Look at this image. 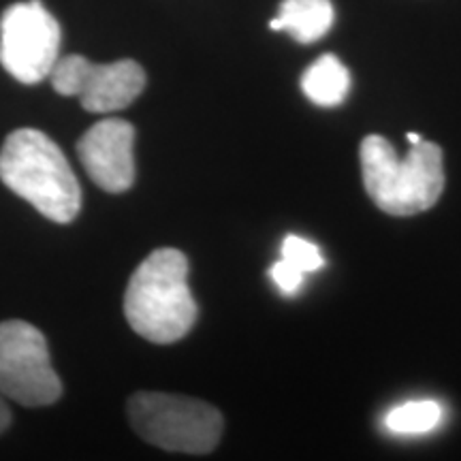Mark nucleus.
Returning <instances> with one entry per match:
<instances>
[{
	"label": "nucleus",
	"instance_id": "obj_8",
	"mask_svg": "<svg viewBox=\"0 0 461 461\" xmlns=\"http://www.w3.org/2000/svg\"><path fill=\"white\" fill-rule=\"evenodd\" d=\"M135 129L120 118L96 122L77 143V154L92 182L105 193H124L135 182Z\"/></svg>",
	"mask_w": 461,
	"mask_h": 461
},
{
	"label": "nucleus",
	"instance_id": "obj_5",
	"mask_svg": "<svg viewBox=\"0 0 461 461\" xmlns=\"http://www.w3.org/2000/svg\"><path fill=\"white\" fill-rule=\"evenodd\" d=\"M0 393L32 408L50 406L62 393L48 342L26 321L0 322Z\"/></svg>",
	"mask_w": 461,
	"mask_h": 461
},
{
	"label": "nucleus",
	"instance_id": "obj_10",
	"mask_svg": "<svg viewBox=\"0 0 461 461\" xmlns=\"http://www.w3.org/2000/svg\"><path fill=\"white\" fill-rule=\"evenodd\" d=\"M302 90L314 105L338 107L342 105L350 90V73L338 56L325 54L314 65L305 68Z\"/></svg>",
	"mask_w": 461,
	"mask_h": 461
},
{
	"label": "nucleus",
	"instance_id": "obj_6",
	"mask_svg": "<svg viewBox=\"0 0 461 461\" xmlns=\"http://www.w3.org/2000/svg\"><path fill=\"white\" fill-rule=\"evenodd\" d=\"M60 51V26L39 0L15 3L0 20V62L22 84L50 77Z\"/></svg>",
	"mask_w": 461,
	"mask_h": 461
},
{
	"label": "nucleus",
	"instance_id": "obj_7",
	"mask_svg": "<svg viewBox=\"0 0 461 461\" xmlns=\"http://www.w3.org/2000/svg\"><path fill=\"white\" fill-rule=\"evenodd\" d=\"M50 77L58 95L75 96L92 113L129 107L146 88V71L135 60L95 65L88 58L71 54L58 58Z\"/></svg>",
	"mask_w": 461,
	"mask_h": 461
},
{
	"label": "nucleus",
	"instance_id": "obj_12",
	"mask_svg": "<svg viewBox=\"0 0 461 461\" xmlns=\"http://www.w3.org/2000/svg\"><path fill=\"white\" fill-rule=\"evenodd\" d=\"M282 257L285 261L295 265L299 272L310 274L321 269L325 261H322L321 250L316 248L312 241L299 238V235H286L285 241H282Z\"/></svg>",
	"mask_w": 461,
	"mask_h": 461
},
{
	"label": "nucleus",
	"instance_id": "obj_1",
	"mask_svg": "<svg viewBox=\"0 0 461 461\" xmlns=\"http://www.w3.org/2000/svg\"><path fill=\"white\" fill-rule=\"evenodd\" d=\"M363 186L389 216H414L438 203L445 190V157L434 141L411 143L403 158L389 140L367 135L361 141Z\"/></svg>",
	"mask_w": 461,
	"mask_h": 461
},
{
	"label": "nucleus",
	"instance_id": "obj_11",
	"mask_svg": "<svg viewBox=\"0 0 461 461\" xmlns=\"http://www.w3.org/2000/svg\"><path fill=\"white\" fill-rule=\"evenodd\" d=\"M442 420V406L434 400H412L393 408L384 419L393 434L414 436L428 434L436 429Z\"/></svg>",
	"mask_w": 461,
	"mask_h": 461
},
{
	"label": "nucleus",
	"instance_id": "obj_3",
	"mask_svg": "<svg viewBox=\"0 0 461 461\" xmlns=\"http://www.w3.org/2000/svg\"><path fill=\"white\" fill-rule=\"evenodd\" d=\"M0 180L17 197L58 224L82 207V188L62 149L37 129L14 131L0 149Z\"/></svg>",
	"mask_w": 461,
	"mask_h": 461
},
{
	"label": "nucleus",
	"instance_id": "obj_4",
	"mask_svg": "<svg viewBox=\"0 0 461 461\" xmlns=\"http://www.w3.org/2000/svg\"><path fill=\"white\" fill-rule=\"evenodd\" d=\"M129 419L143 440L173 453H210L222 436V414L194 397L143 391L129 400Z\"/></svg>",
	"mask_w": 461,
	"mask_h": 461
},
{
	"label": "nucleus",
	"instance_id": "obj_9",
	"mask_svg": "<svg viewBox=\"0 0 461 461\" xmlns=\"http://www.w3.org/2000/svg\"><path fill=\"white\" fill-rule=\"evenodd\" d=\"M336 11L331 0H282L280 14L269 22L272 31H285L299 43H316L331 31Z\"/></svg>",
	"mask_w": 461,
	"mask_h": 461
},
{
	"label": "nucleus",
	"instance_id": "obj_15",
	"mask_svg": "<svg viewBox=\"0 0 461 461\" xmlns=\"http://www.w3.org/2000/svg\"><path fill=\"white\" fill-rule=\"evenodd\" d=\"M406 140L411 141V143H419L420 141V135H419V132H408Z\"/></svg>",
	"mask_w": 461,
	"mask_h": 461
},
{
	"label": "nucleus",
	"instance_id": "obj_2",
	"mask_svg": "<svg viewBox=\"0 0 461 461\" xmlns=\"http://www.w3.org/2000/svg\"><path fill=\"white\" fill-rule=\"evenodd\" d=\"M124 314L148 342L173 344L193 330L199 316L188 286V258L176 248H158L131 276Z\"/></svg>",
	"mask_w": 461,
	"mask_h": 461
},
{
	"label": "nucleus",
	"instance_id": "obj_13",
	"mask_svg": "<svg viewBox=\"0 0 461 461\" xmlns=\"http://www.w3.org/2000/svg\"><path fill=\"white\" fill-rule=\"evenodd\" d=\"M303 272H299L295 265H291L285 258H280L278 263L272 265V269H269V278L274 280V285L278 286V291L282 295H295V293L302 288L303 285Z\"/></svg>",
	"mask_w": 461,
	"mask_h": 461
},
{
	"label": "nucleus",
	"instance_id": "obj_14",
	"mask_svg": "<svg viewBox=\"0 0 461 461\" xmlns=\"http://www.w3.org/2000/svg\"><path fill=\"white\" fill-rule=\"evenodd\" d=\"M9 423H11V412H9L7 403L0 400V434L9 428Z\"/></svg>",
	"mask_w": 461,
	"mask_h": 461
}]
</instances>
